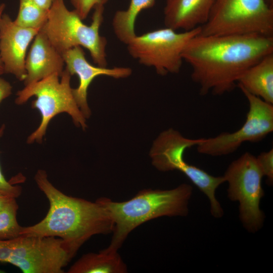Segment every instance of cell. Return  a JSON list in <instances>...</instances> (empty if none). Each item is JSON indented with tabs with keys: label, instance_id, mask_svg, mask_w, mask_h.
<instances>
[{
	"label": "cell",
	"instance_id": "52a82bcc",
	"mask_svg": "<svg viewBox=\"0 0 273 273\" xmlns=\"http://www.w3.org/2000/svg\"><path fill=\"white\" fill-rule=\"evenodd\" d=\"M72 258L58 237L21 235L0 240V262L12 264L24 273H63Z\"/></svg>",
	"mask_w": 273,
	"mask_h": 273
},
{
	"label": "cell",
	"instance_id": "44dd1931",
	"mask_svg": "<svg viewBox=\"0 0 273 273\" xmlns=\"http://www.w3.org/2000/svg\"><path fill=\"white\" fill-rule=\"evenodd\" d=\"M16 199H11L0 210V240H11L21 236L22 226L17 220L19 206Z\"/></svg>",
	"mask_w": 273,
	"mask_h": 273
},
{
	"label": "cell",
	"instance_id": "d6986e66",
	"mask_svg": "<svg viewBox=\"0 0 273 273\" xmlns=\"http://www.w3.org/2000/svg\"><path fill=\"white\" fill-rule=\"evenodd\" d=\"M156 0H130L125 10L115 13L112 22V28L118 39L127 44L136 35L135 22L139 14L144 10L153 7Z\"/></svg>",
	"mask_w": 273,
	"mask_h": 273
},
{
	"label": "cell",
	"instance_id": "5b68a950",
	"mask_svg": "<svg viewBox=\"0 0 273 273\" xmlns=\"http://www.w3.org/2000/svg\"><path fill=\"white\" fill-rule=\"evenodd\" d=\"M71 76L65 69L60 77L57 74H52L25 85L17 93L15 103L17 105H22L35 96L36 99L32 102L31 106L41 115L39 125L28 137V144L41 143L49 122L62 113L68 114L76 126L83 129L86 127V118L77 105L70 85Z\"/></svg>",
	"mask_w": 273,
	"mask_h": 273
},
{
	"label": "cell",
	"instance_id": "603a6c76",
	"mask_svg": "<svg viewBox=\"0 0 273 273\" xmlns=\"http://www.w3.org/2000/svg\"><path fill=\"white\" fill-rule=\"evenodd\" d=\"M74 10L80 18L85 19L90 11L100 5L104 6L108 0H70Z\"/></svg>",
	"mask_w": 273,
	"mask_h": 273
},
{
	"label": "cell",
	"instance_id": "9c48e42d",
	"mask_svg": "<svg viewBox=\"0 0 273 273\" xmlns=\"http://www.w3.org/2000/svg\"><path fill=\"white\" fill-rule=\"evenodd\" d=\"M201 27L177 32L166 27L136 35L127 45L129 54L141 64L153 67L160 75L177 73L188 41L199 34Z\"/></svg>",
	"mask_w": 273,
	"mask_h": 273
},
{
	"label": "cell",
	"instance_id": "3957f363",
	"mask_svg": "<svg viewBox=\"0 0 273 273\" xmlns=\"http://www.w3.org/2000/svg\"><path fill=\"white\" fill-rule=\"evenodd\" d=\"M192 193V187L183 184L170 190H143L123 202L100 198L113 222L111 241L103 250L118 251L130 233L148 220L162 216L187 215Z\"/></svg>",
	"mask_w": 273,
	"mask_h": 273
},
{
	"label": "cell",
	"instance_id": "d4e9b609",
	"mask_svg": "<svg viewBox=\"0 0 273 273\" xmlns=\"http://www.w3.org/2000/svg\"><path fill=\"white\" fill-rule=\"evenodd\" d=\"M12 86L10 82L0 77V104L12 94Z\"/></svg>",
	"mask_w": 273,
	"mask_h": 273
},
{
	"label": "cell",
	"instance_id": "7c38bea8",
	"mask_svg": "<svg viewBox=\"0 0 273 273\" xmlns=\"http://www.w3.org/2000/svg\"><path fill=\"white\" fill-rule=\"evenodd\" d=\"M65 69L71 75L76 74L79 80L76 88H73L75 100L85 118H88L91 111L87 100L88 88L94 78L100 75H106L115 78H125L130 76L132 70L129 67H115L108 68L95 66L86 59L81 47H75L62 54Z\"/></svg>",
	"mask_w": 273,
	"mask_h": 273
},
{
	"label": "cell",
	"instance_id": "ac0fdd59",
	"mask_svg": "<svg viewBox=\"0 0 273 273\" xmlns=\"http://www.w3.org/2000/svg\"><path fill=\"white\" fill-rule=\"evenodd\" d=\"M208 198L211 215L220 218L223 210L215 196L216 189L225 182L223 176H214L204 170L187 163L181 171Z\"/></svg>",
	"mask_w": 273,
	"mask_h": 273
},
{
	"label": "cell",
	"instance_id": "ffe728a7",
	"mask_svg": "<svg viewBox=\"0 0 273 273\" xmlns=\"http://www.w3.org/2000/svg\"><path fill=\"white\" fill-rule=\"evenodd\" d=\"M48 12L32 0H19L18 13L14 21L24 28L40 30L47 21Z\"/></svg>",
	"mask_w": 273,
	"mask_h": 273
},
{
	"label": "cell",
	"instance_id": "4fadbf2b",
	"mask_svg": "<svg viewBox=\"0 0 273 273\" xmlns=\"http://www.w3.org/2000/svg\"><path fill=\"white\" fill-rule=\"evenodd\" d=\"M64 61L62 54L52 45L41 30L34 38L26 56L25 86L40 80L52 74L60 77L64 71Z\"/></svg>",
	"mask_w": 273,
	"mask_h": 273
},
{
	"label": "cell",
	"instance_id": "8fae6325",
	"mask_svg": "<svg viewBox=\"0 0 273 273\" xmlns=\"http://www.w3.org/2000/svg\"><path fill=\"white\" fill-rule=\"evenodd\" d=\"M39 30L20 26L8 15L3 14L0 20V56L5 73L24 80L27 48Z\"/></svg>",
	"mask_w": 273,
	"mask_h": 273
},
{
	"label": "cell",
	"instance_id": "cb8c5ba5",
	"mask_svg": "<svg viewBox=\"0 0 273 273\" xmlns=\"http://www.w3.org/2000/svg\"><path fill=\"white\" fill-rule=\"evenodd\" d=\"M5 126L4 124L0 127V138L2 136ZM21 188L19 186L14 185L10 181H7L2 171L0 166V193L17 198L21 193Z\"/></svg>",
	"mask_w": 273,
	"mask_h": 273
},
{
	"label": "cell",
	"instance_id": "83f0119b",
	"mask_svg": "<svg viewBox=\"0 0 273 273\" xmlns=\"http://www.w3.org/2000/svg\"><path fill=\"white\" fill-rule=\"evenodd\" d=\"M12 198H13L0 193V210Z\"/></svg>",
	"mask_w": 273,
	"mask_h": 273
},
{
	"label": "cell",
	"instance_id": "277c9868",
	"mask_svg": "<svg viewBox=\"0 0 273 273\" xmlns=\"http://www.w3.org/2000/svg\"><path fill=\"white\" fill-rule=\"evenodd\" d=\"M94 9L92 23L87 25L74 10L67 9L64 0H53L47 21L40 30L61 54L75 47H82L89 51L97 66L106 67L107 40L99 32L104 6Z\"/></svg>",
	"mask_w": 273,
	"mask_h": 273
},
{
	"label": "cell",
	"instance_id": "9a60e30c",
	"mask_svg": "<svg viewBox=\"0 0 273 273\" xmlns=\"http://www.w3.org/2000/svg\"><path fill=\"white\" fill-rule=\"evenodd\" d=\"M215 0H166L164 8L165 27L190 31L204 25Z\"/></svg>",
	"mask_w": 273,
	"mask_h": 273
},
{
	"label": "cell",
	"instance_id": "6da1fadb",
	"mask_svg": "<svg viewBox=\"0 0 273 273\" xmlns=\"http://www.w3.org/2000/svg\"><path fill=\"white\" fill-rule=\"evenodd\" d=\"M271 53L273 36L199 33L187 43L182 57L201 96L221 95L232 91L245 71Z\"/></svg>",
	"mask_w": 273,
	"mask_h": 273
},
{
	"label": "cell",
	"instance_id": "5bb4252c",
	"mask_svg": "<svg viewBox=\"0 0 273 273\" xmlns=\"http://www.w3.org/2000/svg\"><path fill=\"white\" fill-rule=\"evenodd\" d=\"M204 138L188 139L178 131L170 128L158 136L150 151L153 165L159 170L181 171L187 164L184 159L185 151L197 146Z\"/></svg>",
	"mask_w": 273,
	"mask_h": 273
},
{
	"label": "cell",
	"instance_id": "4316f807",
	"mask_svg": "<svg viewBox=\"0 0 273 273\" xmlns=\"http://www.w3.org/2000/svg\"><path fill=\"white\" fill-rule=\"evenodd\" d=\"M6 8V5L5 4L2 3L0 4V20L2 18V16L3 14L4 11ZM5 73V70L4 65L1 60L0 56V76Z\"/></svg>",
	"mask_w": 273,
	"mask_h": 273
},
{
	"label": "cell",
	"instance_id": "2e32d148",
	"mask_svg": "<svg viewBox=\"0 0 273 273\" xmlns=\"http://www.w3.org/2000/svg\"><path fill=\"white\" fill-rule=\"evenodd\" d=\"M237 86L273 104V53L265 56L245 71L238 80Z\"/></svg>",
	"mask_w": 273,
	"mask_h": 273
},
{
	"label": "cell",
	"instance_id": "e0dca14e",
	"mask_svg": "<svg viewBox=\"0 0 273 273\" xmlns=\"http://www.w3.org/2000/svg\"><path fill=\"white\" fill-rule=\"evenodd\" d=\"M127 267L116 252L88 253L83 255L68 270V273H125Z\"/></svg>",
	"mask_w": 273,
	"mask_h": 273
},
{
	"label": "cell",
	"instance_id": "7402d4cb",
	"mask_svg": "<svg viewBox=\"0 0 273 273\" xmlns=\"http://www.w3.org/2000/svg\"><path fill=\"white\" fill-rule=\"evenodd\" d=\"M259 166L267 178V183L272 185L273 183V149L261 152L256 157Z\"/></svg>",
	"mask_w": 273,
	"mask_h": 273
},
{
	"label": "cell",
	"instance_id": "ba28073f",
	"mask_svg": "<svg viewBox=\"0 0 273 273\" xmlns=\"http://www.w3.org/2000/svg\"><path fill=\"white\" fill-rule=\"evenodd\" d=\"M223 176L228 183V198L239 202V217L243 226L250 233L258 231L265 218L260 208L264 195L261 185L264 176L256 157L245 152L229 165Z\"/></svg>",
	"mask_w": 273,
	"mask_h": 273
},
{
	"label": "cell",
	"instance_id": "30bf717a",
	"mask_svg": "<svg viewBox=\"0 0 273 273\" xmlns=\"http://www.w3.org/2000/svg\"><path fill=\"white\" fill-rule=\"evenodd\" d=\"M249 103V111L242 126L233 132H223L197 146L198 153L211 156L229 155L244 142H258L273 131V105L240 89Z\"/></svg>",
	"mask_w": 273,
	"mask_h": 273
},
{
	"label": "cell",
	"instance_id": "8992f818",
	"mask_svg": "<svg viewBox=\"0 0 273 273\" xmlns=\"http://www.w3.org/2000/svg\"><path fill=\"white\" fill-rule=\"evenodd\" d=\"M200 34L273 36V10L265 0H215Z\"/></svg>",
	"mask_w": 273,
	"mask_h": 273
},
{
	"label": "cell",
	"instance_id": "484cf974",
	"mask_svg": "<svg viewBox=\"0 0 273 273\" xmlns=\"http://www.w3.org/2000/svg\"><path fill=\"white\" fill-rule=\"evenodd\" d=\"M36 4L42 9L49 11L53 0H32Z\"/></svg>",
	"mask_w": 273,
	"mask_h": 273
},
{
	"label": "cell",
	"instance_id": "7a4b0ae2",
	"mask_svg": "<svg viewBox=\"0 0 273 273\" xmlns=\"http://www.w3.org/2000/svg\"><path fill=\"white\" fill-rule=\"evenodd\" d=\"M34 180L48 198L49 209L39 222L22 226L21 235L58 237L73 257L92 236L112 232L113 221L100 198L92 202L68 196L49 181L42 169L37 170Z\"/></svg>",
	"mask_w": 273,
	"mask_h": 273
}]
</instances>
